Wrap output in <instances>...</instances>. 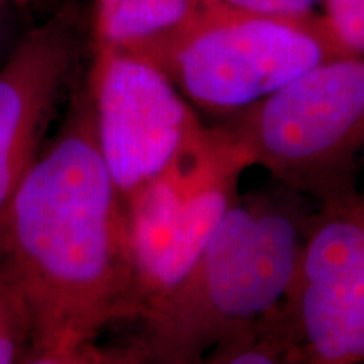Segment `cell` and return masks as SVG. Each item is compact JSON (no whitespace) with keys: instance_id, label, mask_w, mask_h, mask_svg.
<instances>
[{"instance_id":"obj_1","label":"cell","mask_w":364,"mask_h":364,"mask_svg":"<svg viewBox=\"0 0 364 364\" xmlns=\"http://www.w3.org/2000/svg\"><path fill=\"white\" fill-rule=\"evenodd\" d=\"M0 215V277L19 295L33 363H97V339L136 321L129 213L98 145L88 80Z\"/></svg>"},{"instance_id":"obj_2","label":"cell","mask_w":364,"mask_h":364,"mask_svg":"<svg viewBox=\"0 0 364 364\" xmlns=\"http://www.w3.org/2000/svg\"><path fill=\"white\" fill-rule=\"evenodd\" d=\"M279 186L236 198L186 275L145 307L130 363H201L282 304L312 213L302 194Z\"/></svg>"},{"instance_id":"obj_3","label":"cell","mask_w":364,"mask_h":364,"mask_svg":"<svg viewBox=\"0 0 364 364\" xmlns=\"http://www.w3.org/2000/svg\"><path fill=\"white\" fill-rule=\"evenodd\" d=\"M124 49L156 65L193 107L223 120L321 63L353 56L316 12L265 16L196 0L174 26Z\"/></svg>"},{"instance_id":"obj_4","label":"cell","mask_w":364,"mask_h":364,"mask_svg":"<svg viewBox=\"0 0 364 364\" xmlns=\"http://www.w3.org/2000/svg\"><path fill=\"white\" fill-rule=\"evenodd\" d=\"M221 125L279 184L321 208L348 201L364 164V56L321 63Z\"/></svg>"},{"instance_id":"obj_5","label":"cell","mask_w":364,"mask_h":364,"mask_svg":"<svg viewBox=\"0 0 364 364\" xmlns=\"http://www.w3.org/2000/svg\"><path fill=\"white\" fill-rule=\"evenodd\" d=\"M248 167L247 152L220 124L127 206L139 318L196 262L240 196Z\"/></svg>"},{"instance_id":"obj_6","label":"cell","mask_w":364,"mask_h":364,"mask_svg":"<svg viewBox=\"0 0 364 364\" xmlns=\"http://www.w3.org/2000/svg\"><path fill=\"white\" fill-rule=\"evenodd\" d=\"M88 71L98 145L125 206L211 134L156 65L93 46Z\"/></svg>"},{"instance_id":"obj_7","label":"cell","mask_w":364,"mask_h":364,"mask_svg":"<svg viewBox=\"0 0 364 364\" xmlns=\"http://www.w3.org/2000/svg\"><path fill=\"white\" fill-rule=\"evenodd\" d=\"M282 311L297 364L364 363V191L312 215Z\"/></svg>"},{"instance_id":"obj_8","label":"cell","mask_w":364,"mask_h":364,"mask_svg":"<svg viewBox=\"0 0 364 364\" xmlns=\"http://www.w3.org/2000/svg\"><path fill=\"white\" fill-rule=\"evenodd\" d=\"M83 49V12L66 2L0 61V215L38 161Z\"/></svg>"},{"instance_id":"obj_9","label":"cell","mask_w":364,"mask_h":364,"mask_svg":"<svg viewBox=\"0 0 364 364\" xmlns=\"http://www.w3.org/2000/svg\"><path fill=\"white\" fill-rule=\"evenodd\" d=\"M191 7L193 0H97L93 44H135L174 26Z\"/></svg>"},{"instance_id":"obj_10","label":"cell","mask_w":364,"mask_h":364,"mask_svg":"<svg viewBox=\"0 0 364 364\" xmlns=\"http://www.w3.org/2000/svg\"><path fill=\"white\" fill-rule=\"evenodd\" d=\"M204 363L297 364L294 336L282 311V304L218 344Z\"/></svg>"},{"instance_id":"obj_11","label":"cell","mask_w":364,"mask_h":364,"mask_svg":"<svg viewBox=\"0 0 364 364\" xmlns=\"http://www.w3.org/2000/svg\"><path fill=\"white\" fill-rule=\"evenodd\" d=\"M33 363V331L19 295L0 277V364Z\"/></svg>"},{"instance_id":"obj_12","label":"cell","mask_w":364,"mask_h":364,"mask_svg":"<svg viewBox=\"0 0 364 364\" xmlns=\"http://www.w3.org/2000/svg\"><path fill=\"white\" fill-rule=\"evenodd\" d=\"M324 2V17L338 43L353 56H364V0Z\"/></svg>"},{"instance_id":"obj_13","label":"cell","mask_w":364,"mask_h":364,"mask_svg":"<svg viewBox=\"0 0 364 364\" xmlns=\"http://www.w3.org/2000/svg\"><path fill=\"white\" fill-rule=\"evenodd\" d=\"M206 6H216L233 11L265 14V16H299L314 12L321 0H196Z\"/></svg>"},{"instance_id":"obj_14","label":"cell","mask_w":364,"mask_h":364,"mask_svg":"<svg viewBox=\"0 0 364 364\" xmlns=\"http://www.w3.org/2000/svg\"><path fill=\"white\" fill-rule=\"evenodd\" d=\"M7 6L0 4V61L6 58V54L11 51V48H7V21H6V11Z\"/></svg>"},{"instance_id":"obj_15","label":"cell","mask_w":364,"mask_h":364,"mask_svg":"<svg viewBox=\"0 0 364 364\" xmlns=\"http://www.w3.org/2000/svg\"><path fill=\"white\" fill-rule=\"evenodd\" d=\"M29 0H0V4L2 6H7V7H12V6H22V4H27Z\"/></svg>"}]
</instances>
